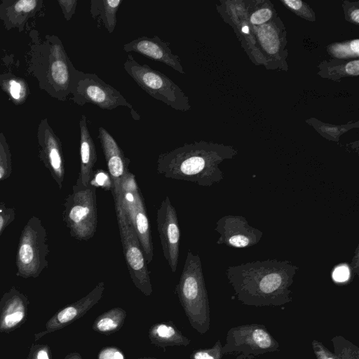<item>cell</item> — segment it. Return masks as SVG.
<instances>
[{
  "label": "cell",
  "mask_w": 359,
  "mask_h": 359,
  "mask_svg": "<svg viewBox=\"0 0 359 359\" xmlns=\"http://www.w3.org/2000/svg\"><path fill=\"white\" fill-rule=\"evenodd\" d=\"M298 269L290 261L268 259L229 266L226 274L242 304L279 306L292 302L290 287Z\"/></svg>",
  "instance_id": "obj_1"
},
{
  "label": "cell",
  "mask_w": 359,
  "mask_h": 359,
  "mask_svg": "<svg viewBox=\"0 0 359 359\" xmlns=\"http://www.w3.org/2000/svg\"><path fill=\"white\" fill-rule=\"evenodd\" d=\"M28 72L38 81L41 89L50 96L65 101L72 93L79 70L73 65L60 38L46 35L43 41L30 34Z\"/></svg>",
  "instance_id": "obj_2"
},
{
  "label": "cell",
  "mask_w": 359,
  "mask_h": 359,
  "mask_svg": "<svg viewBox=\"0 0 359 359\" xmlns=\"http://www.w3.org/2000/svg\"><path fill=\"white\" fill-rule=\"evenodd\" d=\"M222 159L219 152L209 144H184L161 154L156 170L166 178L210 187L224 179V174L218 167Z\"/></svg>",
  "instance_id": "obj_3"
},
{
  "label": "cell",
  "mask_w": 359,
  "mask_h": 359,
  "mask_svg": "<svg viewBox=\"0 0 359 359\" xmlns=\"http://www.w3.org/2000/svg\"><path fill=\"white\" fill-rule=\"evenodd\" d=\"M176 292L191 327L200 334L206 333L210 325L209 300L201 258L190 250Z\"/></svg>",
  "instance_id": "obj_4"
},
{
  "label": "cell",
  "mask_w": 359,
  "mask_h": 359,
  "mask_svg": "<svg viewBox=\"0 0 359 359\" xmlns=\"http://www.w3.org/2000/svg\"><path fill=\"white\" fill-rule=\"evenodd\" d=\"M126 73L148 95L163 102L171 108L187 111L191 106L184 91L171 79L147 64L138 63L128 55L123 63Z\"/></svg>",
  "instance_id": "obj_5"
},
{
  "label": "cell",
  "mask_w": 359,
  "mask_h": 359,
  "mask_svg": "<svg viewBox=\"0 0 359 359\" xmlns=\"http://www.w3.org/2000/svg\"><path fill=\"white\" fill-rule=\"evenodd\" d=\"M49 253L47 232L41 219L32 216L24 226L16 252V275L37 278L47 268Z\"/></svg>",
  "instance_id": "obj_6"
},
{
  "label": "cell",
  "mask_w": 359,
  "mask_h": 359,
  "mask_svg": "<svg viewBox=\"0 0 359 359\" xmlns=\"http://www.w3.org/2000/svg\"><path fill=\"white\" fill-rule=\"evenodd\" d=\"M64 208L63 220L71 236L79 241L93 238L97 225L96 187L74 184Z\"/></svg>",
  "instance_id": "obj_7"
},
{
  "label": "cell",
  "mask_w": 359,
  "mask_h": 359,
  "mask_svg": "<svg viewBox=\"0 0 359 359\" xmlns=\"http://www.w3.org/2000/svg\"><path fill=\"white\" fill-rule=\"evenodd\" d=\"M279 350V343L264 325L252 323L230 328L222 353L237 355L236 359H251Z\"/></svg>",
  "instance_id": "obj_8"
},
{
  "label": "cell",
  "mask_w": 359,
  "mask_h": 359,
  "mask_svg": "<svg viewBox=\"0 0 359 359\" xmlns=\"http://www.w3.org/2000/svg\"><path fill=\"white\" fill-rule=\"evenodd\" d=\"M71 94L70 99L79 106L90 103L106 110L126 107L130 109L135 120L140 119L139 114L123 95L95 73L79 71Z\"/></svg>",
  "instance_id": "obj_9"
},
{
  "label": "cell",
  "mask_w": 359,
  "mask_h": 359,
  "mask_svg": "<svg viewBox=\"0 0 359 359\" xmlns=\"http://www.w3.org/2000/svg\"><path fill=\"white\" fill-rule=\"evenodd\" d=\"M124 257L135 287L145 296L153 292L149 271L138 237L121 204L115 207Z\"/></svg>",
  "instance_id": "obj_10"
},
{
  "label": "cell",
  "mask_w": 359,
  "mask_h": 359,
  "mask_svg": "<svg viewBox=\"0 0 359 359\" xmlns=\"http://www.w3.org/2000/svg\"><path fill=\"white\" fill-rule=\"evenodd\" d=\"M122 204L128 219L138 237L146 262L150 263L154 257V248L149 221L144 198L135 177L130 172L127 173L122 184Z\"/></svg>",
  "instance_id": "obj_11"
},
{
  "label": "cell",
  "mask_w": 359,
  "mask_h": 359,
  "mask_svg": "<svg viewBox=\"0 0 359 359\" xmlns=\"http://www.w3.org/2000/svg\"><path fill=\"white\" fill-rule=\"evenodd\" d=\"M156 223L164 257L175 273L178 264L180 231L176 210L168 196L157 210Z\"/></svg>",
  "instance_id": "obj_12"
},
{
  "label": "cell",
  "mask_w": 359,
  "mask_h": 359,
  "mask_svg": "<svg viewBox=\"0 0 359 359\" xmlns=\"http://www.w3.org/2000/svg\"><path fill=\"white\" fill-rule=\"evenodd\" d=\"M39 158L49 170L59 189L65 179V161L60 140L55 135L46 118L41 120L37 130Z\"/></svg>",
  "instance_id": "obj_13"
},
{
  "label": "cell",
  "mask_w": 359,
  "mask_h": 359,
  "mask_svg": "<svg viewBox=\"0 0 359 359\" xmlns=\"http://www.w3.org/2000/svg\"><path fill=\"white\" fill-rule=\"evenodd\" d=\"M98 140L102 149L109 177L115 207L122 204V184L128 170L130 159L125 156L115 139L103 127L98 128Z\"/></svg>",
  "instance_id": "obj_14"
},
{
  "label": "cell",
  "mask_w": 359,
  "mask_h": 359,
  "mask_svg": "<svg viewBox=\"0 0 359 359\" xmlns=\"http://www.w3.org/2000/svg\"><path fill=\"white\" fill-rule=\"evenodd\" d=\"M215 231L220 235L217 244L243 248L256 245L263 232L251 226L242 216L226 215L216 223Z\"/></svg>",
  "instance_id": "obj_15"
},
{
  "label": "cell",
  "mask_w": 359,
  "mask_h": 359,
  "mask_svg": "<svg viewBox=\"0 0 359 359\" xmlns=\"http://www.w3.org/2000/svg\"><path fill=\"white\" fill-rule=\"evenodd\" d=\"M126 52H135L152 60L165 64L180 74H185L178 55L170 48V43L158 36L154 37L140 36L123 47Z\"/></svg>",
  "instance_id": "obj_16"
},
{
  "label": "cell",
  "mask_w": 359,
  "mask_h": 359,
  "mask_svg": "<svg viewBox=\"0 0 359 359\" xmlns=\"http://www.w3.org/2000/svg\"><path fill=\"white\" fill-rule=\"evenodd\" d=\"M104 288L101 281L87 295L59 311L46 323L45 333L63 328L84 316L100 300Z\"/></svg>",
  "instance_id": "obj_17"
},
{
  "label": "cell",
  "mask_w": 359,
  "mask_h": 359,
  "mask_svg": "<svg viewBox=\"0 0 359 359\" xmlns=\"http://www.w3.org/2000/svg\"><path fill=\"white\" fill-rule=\"evenodd\" d=\"M43 0H4L0 3V19L7 30L24 29L29 19L34 18L43 6Z\"/></svg>",
  "instance_id": "obj_18"
},
{
  "label": "cell",
  "mask_w": 359,
  "mask_h": 359,
  "mask_svg": "<svg viewBox=\"0 0 359 359\" xmlns=\"http://www.w3.org/2000/svg\"><path fill=\"white\" fill-rule=\"evenodd\" d=\"M27 297L13 287L0 302V331H10L25 320L28 306Z\"/></svg>",
  "instance_id": "obj_19"
},
{
  "label": "cell",
  "mask_w": 359,
  "mask_h": 359,
  "mask_svg": "<svg viewBox=\"0 0 359 359\" xmlns=\"http://www.w3.org/2000/svg\"><path fill=\"white\" fill-rule=\"evenodd\" d=\"M80 129V171L76 185L87 187L93 175V167L97 161L95 143L90 134L86 116L83 114L79 121Z\"/></svg>",
  "instance_id": "obj_20"
},
{
  "label": "cell",
  "mask_w": 359,
  "mask_h": 359,
  "mask_svg": "<svg viewBox=\"0 0 359 359\" xmlns=\"http://www.w3.org/2000/svg\"><path fill=\"white\" fill-rule=\"evenodd\" d=\"M149 339L152 344L162 348L175 346H187L190 344V339L171 321L158 323L151 326Z\"/></svg>",
  "instance_id": "obj_21"
},
{
  "label": "cell",
  "mask_w": 359,
  "mask_h": 359,
  "mask_svg": "<svg viewBox=\"0 0 359 359\" xmlns=\"http://www.w3.org/2000/svg\"><path fill=\"white\" fill-rule=\"evenodd\" d=\"M123 3V0H91L90 13L92 18L111 34L116 26V13Z\"/></svg>",
  "instance_id": "obj_22"
},
{
  "label": "cell",
  "mask_w": 359,
  "mask_h": 359,
  "mask_svg": "<svg viewBox=\"0 0 359 359\" xmlns=\"http://www.w3.org/2000/svg\"><path fill=\"white\" fill-rule=\"evenodd\" d=\"M126 316V311L122 308L111 309L95 318L93 329L97 332L109 335L122 327Z\"/></svg>",
  "instance_id": "obj_23"
},
{
  "label": "cell",
  "mask_w": 359,
  "mask_h": 359,
  "mask_svg": "<svg viewBox=\"0 0 359 359\" xmlns=\"http://www.w3.org/2000/svg\"><path fill=\"white\" fill-rule=\"evenodd\" d=\"M0 86L16 105L25 102L29 95L26 81L11 73L0 74Z\"/></svg>",
  "instance_id": "obj_24"
},
{
  "label": "cell",
  "mask_w": 359,
  "mask_h": 359,
  "mask_svg": "<svg viewBox=\"0 0 359 359\" xmlns=\"http://www.w3.org/2000/svg\"><path fill=\"white\" fill-rule=\"evenodd\" d=\"M334 353L341 359H359V348L342 336H335L331 339Z\"/></svg>",
  "instance_id": "obj_25"
},
{
  "label": "cell",
  "mask_w": 359,
  "mask_h": 359,
  "mask_svg": "<svg viewBox=\"0 0 359 359\" xmlns=\"http://www.w3.org/2000/svg\"><path fill=\"white\" fill-rule=\"evenodd\" d=\"M12 173V158L9 145L4 135L0 131V181Z\"/></svg>",
  "instance_id": "obj_26"
},
{
  "label": "cell",
  "mask_w": 359,
  "mask_h": 359,
  "mask_svg": "<svg viewBox=\"0 0 359 359\" xmlns=\"http://www.w3.org/2000/svg\"><path fill=\"white\" fill-rule=\"evenodd\" d=\"M260 41L264 48L271 53L278 49V39L276 32L269 26L262 27L259 31Z\"/></svg>",
  "instance_id": "obj_27"
},
{
  "label": "cell",
  "mask_w": 359,
  "mask_h": 359,
  "mask_svg": "<svg viewBox=\"0 0 359 359\" xmlns=\"http://www.w3.org/2000/svg\"><path fill=\"white\" fill-rule=\"evenodd\" d=\"M222 345L218 339L213 346L208 348H201L194 351L190 359H222Z\"/></svg>",
  "instance_id": "obj_28"
},
{
  "label": "cell",
  "mask_w": 359,
  "mask_h": 359,
  "mask_svg": "<svg viewBox=\"0 0 359 359\" xmlns=\"http://www.w3.org/2000/svg\"><path fill=\"white\" fill-rule=\"evenodd\" d=\"M15 218V210L7 207L4 203L0 202V237L5 229L13 222Z\"/></svg>",
  "instance_id": "obj_29"
},
{
  "label": "cell",
  "mask_w": 359,
  "mask_h": 359,
  "mask_svg": "<svg viewBox=\"0 0 359 359\" xmlns=\"http://www.w3.org/2000/svg\"><path fill=\"white\" fill-rule=\"evenodd\" d=\"M93 174L90 184L95 187H99L105 189H112L111 181L107 173L102 170H97Z\"/></svg>",
  "instance_id": "obj_30"
},
{
  "label": "cell",
  "mask_w": 359,
  "mask_h": 359,
  "mask_svg": "<svg viewBox=\"0 0 359 359\" xmlns=\"http://www.w3.org/2000/svg\"><path fill=\"white\" fill-rule=\"evenodd\" d=\"M311 344L316 359H341L332 353L321 341L313 339Z\"/></svg>",
  "instance_id": "obj_31"
},
{
  "label": "cell",
  "mask_w": 359,
  "mask_h": 359,
  "mask_svg": "<svg viewBox=\"0 0 359 359\" xmlns=\"http://www.w3.org/2000/svg\"><path fill=\"white\" fill-rule=\"evenodd\" d=\"M65 19L69 21L76 12L77 0H58L57 1Z\"/></svg>",
  "instance_id": "obj_32"
},
{
  "label": "cell",
  "mask_w": 359,
  "mask_h": 359,
  "mask_svg": "<svg viewBox=\"0 0 359 359\" xmlns=\"http://www.w3.org/2000/svg\"><path fill=\"white\" fill-rule=\"evenodd\" d=\"M97 359H125L123 353L116 347L107 346L102 348Z\"/></svg>",
  "instance_id": "obj_33"
},
{
  "label": "cell",
  "mask_w": 359,
  "mask_h": 359,
  "mask_svg": "<svg viewBox=\"0 0 359 359\" xmlns=\"http://www.w3.org/2000/svg\"><path fill=\"white\" fill-rule=\"evenodd\" d=\"M272 15V12L269 8H261L254 12L250 17V22L253 25H262L268 21Z\"/></svg>",
  "instance_id": "obj_34"
},
{
  "label": "cell",
  "mask_w": 359,
  "mask_h": 359,
  "mask_svg": "<svg viewBox=\"0 0 359 359\" xmlns=\"http://www.w3.org/2000/svg\"><path fill=\"white\" fill-rule=\"evenodd\" d=\"M350 277V269L345 264L339 265L333 271L332 278L338 283L346 282Z\"/></svg>",
  "instance_id": "obj_35"
},
{
  "label": "cell",
  "mask_w": 359,
  "mask_h": 359,
  "mask_svg": "<svg viewBox=\"0 0 359 359\" xmlns=\"http://www.w3.org/2000/svg\"><path fill=\"white\" fill-rule=\"evenodd\" d=\"M31 359H50L49 348L46 346H37L32 353Z\"/></svg>",
  "instance_id": "obj_36"
},
{
  "label": "cell",
  "mask_w": 359,
  "mask_h": 359,
  "mask_svg": "<svg viewBox=\"0 0 359 359\" xmlns=\"http://www.w3.org/2000/svg\"><path fill=\"white\" fill-rule=\"evenodd\" d=\"M332 52L337 57H348V55H354V53L351 51L349 45H340L337 44L332 48Z\"/></svg>",
  "instance_id": "obj_37"
},
{
  "label": "cell",
  "mask_w": 359,
  "mask_h": 359,
  "mask_svg": "<svg viewBox=\"0 0 359 359\" xmlns=\"http://www.w3.org/2000/svg\"><path fill=\"white\" fill-rule=\"evenodd\" d=\"M358 60H354V61H352V62H348L346 65V72L347 74H350V75H358V73H359V70H358Z\"/></svg>",
  "instance_id": "obj_38"
},
{
  "label": "cell",
  "mask_w": 359,
  "mask_h": 359,
  "mask_svg": "<svg viewBox=\"0 0 359 359\" xmlns=\"http://www.w3.org/2000/svg\"><path fill=\"white\" fill-rule=\"evenodd\" d=\"M283 2L293 10H298L302 6V1L299 0H284Z\"/></svg>",
  "instance_id": "obj_39"
},
{
  "label": "cell",
  "mask_w": 359,
  "mask_h": 359,
  "mask_svg": "<svg viewBox=\"0 0 359 359\" xmlns=\"http://www.w3.org/2000/svg\"><path fill=\"white\" fill-rule=\"evenodd\" d=\"M358 46H359L358 39H355V40L350 42L351 50L354 53V55H355L356 56L358 55V51H359Z\"/></svg>",
  "instance_id": "obj_40"
},
{
  "label": "cell",
  "mask_w": 359,
  "mask_h": 359,
  "mask_svg": "<svg viewBox=\"0 0 359 359\" xmlns=\"http://www.w3.org/2000/svg\"><path fill=\"white\" fill-rule=\"evenodd\" d=\"M351 18L353 19L355 22L358 23L359 22V11L358 9H355L351 13Z\"/></svg>",
  "instance_id": "obj_41"
},
{
  "label": "cell",
  "mask_w": 359,
  "mask_h": 359,
  "mask_svg": "<svg viewBox=\"0 0 359 359\" xmlns=\"http://www.w3.org/2000/svg\"><path fill=\"white\" fill-rule=\"evenodd\" d=\"M65 359H83L81 355L78 353H72L65 357Z\"/></svg>",
  "instance_id": "obj_42"
},
{
  "label": "cell",
  "mask_w": 359,
  "mask_h": 359,
  "mask_svg": "<svg viewBox=\"0 0 359 359\" xmlns=\"http://www.w3.org/2000/svg\"><path fill=\"white\" fill-rule=\"evenodd\" d=\"M242 30H243V32L244 33H246V34H248V27L247 26H244V27H243Z\"/></svg>",
  "instance_id": "obj_43"
},
{
  "label": "cell",
  "mask_w": 359,
  "mask_h": 359,
  "mask_svg": "<svg viewBox=\"0 0 359 359\" xmlns=\"http://www.w3.org/2000/svg\"><path fill=\"white\" fill-rule=\"evenodd\" d=\"M136 359H158V358H156L154 357H142V358H136Z\"/></svg>",
  "instance_id": "obj_44"
}]
</instances>
